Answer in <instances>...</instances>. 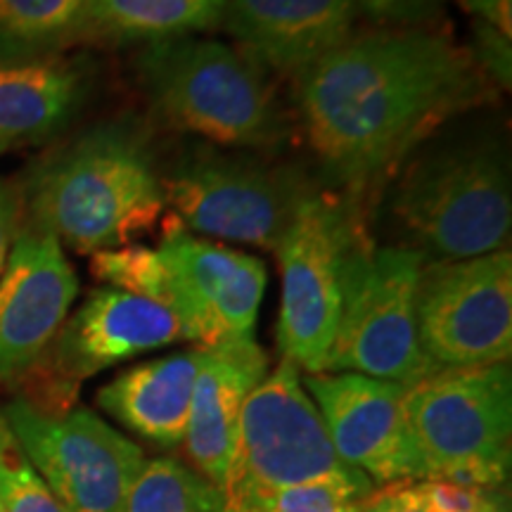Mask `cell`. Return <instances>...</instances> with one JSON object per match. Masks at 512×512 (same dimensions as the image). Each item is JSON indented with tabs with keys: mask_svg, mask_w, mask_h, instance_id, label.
Masks as SVG:
<instances>
[{
	"mask_svg": "<svg viewBox=\"0 0 512 512\" xmlns=\"http://www.w3.org/2000/svg\"><path fill=\"white\" fill-rule=\"evenodd\" d=\"M294 81L297 128L320 185L361 202L432 133L491 95L470 50L432 29L349 36Z\"/></svg>",
	"mask_w": 512,
	"mask_h": 512,
	"instance_id": "1",
	"label": "cell"
},
{
	"mask_svg": "<svg viewBox=\"0 0 512 512\" xmlns=\"http://www.w3.org/2000/svg\"><path fill=\"white\" fill-rule=\"evenodd\" d=\"M22 219L76 254L136 245L162 219V155L136 114L81 128L17 183Z\"/></svg>",
	"mask_w": 512,
	"mask_h": 512,
	"instance_id": "2",
	"label": "cell"
},
{
	"mask_svg": "<svg viewBox=\"0 0 512 512\" xmlns=\"http://www.w3.org/2000/svg\"><path fill=\"white\" fill-rule=\"evenodd\" d=\"M465 117V114H463ZM458 117L432 133L382 185V221L425 261H458L508 247L510 147L501 124Z\"/></svg>",
	"mask_w": 512,
	"mask_h": 512,
	"instance_id": "3",
	"label": "cell"
},
{
	"mask_svg": "<svg viewBox=\"0 0 512 512\" xmlns=\"http://www.w3.org/2000/svg\"><path fill=\"white\" fill-rule=\"evenodd\" d=\"M136 76L159 124L202 143L278 157L292 114L271 72L238 46L181 36L145 43Z\"/></svg>",
	"mask_w": 512,
	"mask_h": 512,
	"instance_id": "4",
	"label": "cell"
},
{
	"mask_svg": "<svg viewBox=\"0 0 512 512\" xmlns=\"http://www.w3.org/2000/svg\"><path fill=\"white\" fill-rule=\"evenodd\" d=\"M164 202L192 235L275 252L294 216L323 188L316 174L252 150L190 140L162 159Z\"/></svg>",
	"mask_w": 512,
	"mask_h": 512,
	"instance_id": "5",
	"label": "cell"
},
{
	"mask_svg": "<svg viewBox=\"0 0 512 512\" xmlns=\"http://www.w3.org/2000/svg\"><path fill=\"white\" fill-rule=\"evenodd\" d=\"M406 422L422 479L503 489L510 477V363L444 368L406 389Z\"/></svg>",
	"mask_w": 512,
	"mask_h": 512,
	"instance_id": "6",
	"label": "cell"
},
{
	"mask_svg": "<svg viewBox=\"0 0 512 512\" xmlns=\"http://www.w3.org/2000/svg\"><path fill=\"white\" fill-rule=\"evenodd\" d=\"M363 202L320 188L299 207L280 240L278 351L304 375L325 373L342 316L347 268L368 240Z\"/></svg>",
	"mask_w": 512,
	"mask_h": 512,
	"instance_id": "7",
	"label": "cell"
},
{
	"mask_svg": "<svg viewBox=\"0 0 512 512\" xmlns=\"http://www.w3.org/2000/svg\"><path fill=\"white\" fill-rule=\"evenodd\" d=\"M309 484L337 486L361 498L377 494L361 470L339 458L302 370L280 361L242 406L223 494L226 503H235L261 491Z\"/></svg>",
	"mask_w": 512,
	"mask_h": 512,
	"instance_id": "8",
	"label": "cell"
},
{
	"mask_svg": "<svg viewBox=\"0 0 512 512\" xmlns=\"http://www.w3.org/2000/svg\"><path fill=\"white\" fill-rule=\"evenodd\" d=\"M425 264V256L408 247H375L370 240L356 247L325 373H358L406 387L437 373L420 347L415 323Z\"/></svg>",
	"mask_w": 512,
	"mask_h": 512,
	"instance_id": "9",
	"label": "cell"
},
{
	"mask_svg": "<svg viewBox=\"0 0 512 512\" xmlns=\"http://www.w3.org/2000/svg\"><path fill=\"white\" fill-rule=\"evenodd\" d=\"M178 342H185V332L166 306L117 287H98L67 316L38 366L19 382L17 399L41 413L64 415L86 380Z\"/></svg>",
	"mask_w": 512,
	"mask_h": 512,
	"instance_id": "10",
	"label": "cell"
},
{
	"mask_svg": "<svg viewBox=\"0 0 512 512\" xmlns=\"http://www.w3.org/2000/svg\"><path fill=\"white\" fill-rule=\"evenodd\" d=\"M415 323L420 347L437 370L510 363V249L472 259L427 261L415 294Z\"/></svg>",
	"mask_w": 512,
	"mask_h": 512,
	"instance_id": "11",
	"label": "cell"
},
{
	"mask_svg": "<svg viewBox=\"0 0 512 512\" xmlns=\"http://www.w3.org/2000/svg\"><path fill=\"white\" fill-rule=\"evenodd\" d=\"M0 411L24 456L69 512H121L147 463L136 441L88 408L48 415L15 396Z\"/></svg>",
	"mask_w": 512,
	"mask_h": 512,
	"instance_id": "12",
	"label": "cell"
},
{
	"mask_svg": "<svg viewBox=\"0 0 512 512\" xmlns=\"http://www.w3.org/2000/svg\"><path fill=\"white\" fill-rule=\"evenodd\" d=\"M174 285V316L185 342L219 347L254 339L268 271L256 256L200 240L169 219L157 247Z\"/></svg>",
	"mask_w": 512,
	"mask_h": 512,
	"instance_id": "13",
	"label": "cell"
},
{
	"mask_svg": "<svg viewBox=\"0 0 512 512\" xmlns=\"http://www.w3.org/2000/svg\"><path fill=\"white\" fill-rule=\"evenodd\" d=\"M79 297V275L48 230L22 219L0 273V387L38 366Z\"/></svg>",
	"mask_w": 512,
	"mask_h": 512,
	"instance_id": "14",
	"label": "cell"
},
{
	"mask_svg": "<svg viewBox=\"0 0 512 512\" xmlns=\"http://www.w3.org/2000/svg\"><path fill=\"white\" fill-rule=\"evenodd\" d=\"M332 446L375 486L422 479L406 422V384L358 373L302 375Z\"/></svg>",
	"mask_w": 512,
	"mask_h": 512,
	"instance_id": "15",
	"label": "cell"
},
{
	"mask_svg": "<svg viewBox=\"0 0 512 512\" xmlns=\"http://www.w3.org/2000/svg\"><path fill=\"white\" fill-rule=\"evenodd\" d=\"M354 0H228L223 31L268 72L299 76L354 36Z\"/></svg>",
	"mask_w": 512,
	"mask_h": 512,
	"instance_id": "16",
	"label": "cell"
},
{
	"mask_svg": "<svg viewBox=\"0 0 512 512\" xmlns=\"http://www.w3.org/2000/svg\"><path fill=\"white\" fill-rule=\"evenodd\" d=\"M204 349L207 356L192 389L183 446L192 470L223 491L242 406L268 375V354L254 339Z\"/></svg>",
	"mask_w": 512,
	"mask_h": 512,
	"instance_id": "17",
	"label": "cell"
},
{
	"mask_svg": "<svg viewBox=\"0 0 512 512\" xmlns=\"http://www.w3.org/2000/svg\"><path fill=\"white\" fill-rule=\"evenodd\" d=\"M86 57L0 62V152L48 143L72 126L93 93Z\"/></svg>",
	"mask_w": 512,
	"mask_h": 512,
	"instance_id": "18",
	"label": "cell"
},
{
	"mask_svg": "<svg viewBox=\"0 0 512 512\" xmlns=\"http://www.w3.org/2000/svg\"><path fill=\"white\" fill-rule=\"evenodd\" d=\"M204 356L207 349L195 347L138 363L100 387L95 403L136 437L159 448L181 446Z\"/></svg>",
	"mask_w": 512,
	"mask_h": 512,
	"instance_id": "19",
	"label": "cell"
},
{
	"mask_svg": "<svg viewBox=\"0 0 512 512\" xmlns=\"http://www.w3.org/2000/svg\"><path fill=\"white\" fill-rule=\"evenodd\" d=\"M228 0H91V38L155 43L219 27Z\"/></svg>",
	"mask_w": 512,
	"mask_h": 512,
	"instance_id": "20",
	"label": "cell"
},
{
	"mask_svg": "<svg viewBox=\"0 0 512 512\" xmlns=\"http://www.w3.org/2000/svg\"><path fill=\"white\" fill-rule=\"evenodd\" d=\"M91 41V0H0V62L41 60Z\"/></svg>",
	"mask_w": 512,
	"mask_h": 512,
	"instance_id": "21",
	"label": "cell"
},
{
	"mask_svg": "<svg viewBox=\"0 0 512 512\" xmlns=\"http://www.w3.org/2000/svg\"><path fill=\"white\" fill-rule=\"evenodd\" d=\"M226 494L176 458L147 460L121 512H223Z\"/></svg>",
	"mask_w": 512,
	"mask_h": 512,
	"instance_id": "22",
	"label": "cell"
},
{
	"mask_svg": "<svg viewBox=\"0 0 512 512\" xmlns=\"http://www.w3.org/2000/svg\"><path fill=\"white\" fill-rule=\"evenodd\" d=\"M91 275L107 287H117L136 297H145L171 311L174 285L157 249L126 245L91 254ZM174 313V311H171Z\"/></svg>",
	"mask_w": 512,
	"mask_h": 512,
	"instance_id": "23",
	"label": "cell"
},
{
	"mask_svg": "<svg viewBox=\"0 0 512 512\" xmlns=\"http://www.w3.org/2000/svg\"><path fill=\"white\" fill-rule=\"evenodd\" d=\"M0 501L5 512H69L34 470L0 411Z\"/></svg>",
	"mask_w": 512,
	"mask_h": 512,
	"instance_id": "24",
	"label": "cell"
},
{
	"mask_svg": "<svg viewBox=\"0 0 512 512\" xmlns=\"http://www.w3.org/2000/svg\"><path fill=\"white\" fill-rule=\"evenodd\" d=\"M368 503L370 498H361L337 486L309 484L261 491L242 501L228 503V508L240 512H363Z\"/></svg>",
	"mask_w": 512,
	"mask_h": 512,
	"instance_id": "25",
	"label": "cell"
},
{
	"mask_svg": "<svg viewBox=\"0 0 512 512\" xmlns=\"http://www.w3.org/2000/svg\"><path fill=\"white\" fill-rule=\"evenodd\" d=\"M394 489L425 512H510L505 489H470L441 479H415Z\"/></svg>",
	"mask_w": 512,
	"mask_h": 512,
	"instance_id": "26",
	"label": "cell"
},
{
	"mask_svg": "<svg viewBox=\"0 0 512 512\" xmlns=\"http://www.w3.org/2000/svg\"><path fill=\"white\" fill-rule=\"evenodd\" d=\"M448 0H354L356 17L384 29H432L444 17Z\"/></svg>",
	"mask_w": 512,
	"mask_h": 512,
	"instance_id": "27",
	"label": "cell"
},
{
	"mask_svg": "<svg viewBox=\"0 0 512 512\" xmlns=\"http://www.w3.org/2000/svg\"><path fill=\"white\" fill-rule=\"evenodd\" d=\"M472 60L489 83L508 91L512 86V36L472 19Z\"/></svg>",
	"mask_w": 512,
	"mask_h": 512,
	"instance_id": "28",
	"label": "cell"
},
{
	"mask_svg": "<svg viewBox=\"0 0 512 512\" xmlns=\"http://www.w3.org/2000/svg\"><path fill=\"white\" fill-rule=\"evenodd\" d=\"M19 223H22V197H19L17 183L0 178V273L8 261Z\"/></svg>",
	"mask_w": 512,
	"mask_h": 512,
	"instance_id": "29",
	"label": "cell"
},
{
	"mask_svg": "<svg viewBox=\"0 0 512 512\" xmlns=\"http://www.w3.org/2000/svg\"><path fill=\"white\" fill-rule=\"evenodd\" d=\"M472 19L491 24L505 36H512V0H460Z\"/></svg>",
	"mask_w": 512,
	"mask_h": 512,
	"instance_id": "30",
	"label": "cell"
},
{
	"mask_svg": "<svg viewBox=\"0 0 512 512\" xmlns=\"http://www.w3.org/2000/svg\"><path fill=\"white\" fill-rule=\"evenodd\" d=\"M363 512H425V510H420L418 505L408 503L406 498H401L396 494L394 486H387L382 494H375L370 498V503L366 505V510Z\"/></svg>",
	"mask_w": 512,
	"mask_h": 512,
	"instance_id": "31",
	"label": "cell"
},
{
	"mask_svg": "<svg viewBox=\"0 0 512 512\" xmlns=\"http://www.w3.org/2000/svg\"><path fill=\"white\" fill-rule=\"evenodd\" d=\"M223 512H240V510H233V508H228V503H226V510H223Z\"/></svg>",
	"mask_w": 512,
	"mask_h": 512,
	"instance_id": "32",
	"label": "cell"
},
{
	"mask_svg": "<svg viewBox=\"0 0 512 512\" xmlns=\"http://www.w3.org/2000/svg\"><path fill=\"white\" fill-rule=\"evenodd\" d=\"M0 512H5V510H3V501H0Z\"/></svg>",
	"mask_w": 512,
	"mask_h": 512,
	"instance_id": "33",
	"label": "cell"
}]
</instances>
